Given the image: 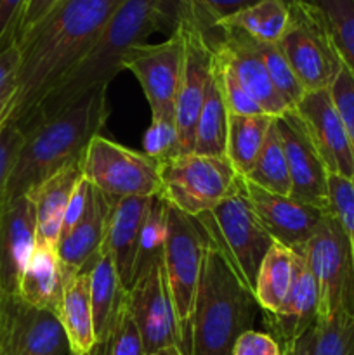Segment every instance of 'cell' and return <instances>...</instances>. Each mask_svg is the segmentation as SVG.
<instances>
[{
  "mask_svg": "<svg viewBox=\"0 0 354 355\" xmlns=\"http://www.w3.org/2000/svg\"><path fill=\"white\" fill-rule=\"evenodd\" d=\"M24 132L17 125L6 121L0 127V210L6 205L7 187H9L10 175H12L14 163H16L17 153L23 144Z\"/></svg>",
  "mask_w": 354,
  "mask_h": 355,
  "instance_id": "cell-41",
  "label": "cell"
},
{
  "mask_svg": "<svg viewBox=\"0 0 354 355\" xmlns=\"http://www.w3.org/2000/svg\"><path fill=\"white\" fill-rule=\"evenodd\" d=\"M312 355H354V314L340 311L316 326Z\"/></svg>",
  "mask_w": 354,
  "mask_h": 355,
  "instance_id": "cell-33",
  "label": "cell"
},
{
  "mask_svg": "<svg viewBox=\"0 0 354 355\" xmlns=\"http://www.w3.org/2000/svg\"><path fill=\"white\" fill-rule=\"evenodd\" d=\"M278 47L305 92L330 89L342 66L321 14L307 0H288V23Z\"/></svg>",
  "mask_w": 354,
  "mask_h": 355,
  "instance_id": "cell-8",
  "label": "cell"
},
{
  "mask_svg": "<svg viewBox=\"0 0 354 355\" xmlns=\"http://www.w3.org/2000/svg\"><path fill=\"white\" fill-rule=\"evenodd\" d=\"M124 0H59L16 40L21 52L17 92L9 120L17 127L33 114L54 83L89 52Z\"/></svg>",
  "mask_w": 354,
  "mask_h": 355,
  "instance_id": "cell-1",
  "label": "cell"
},
{
  "mask_svg": "<svg viewBox=\"0 0 354 355\" xmlns=\"http://www.w3.org/2000/svg\"><path fill=\"white\" fill-rule=\"evenodd\" d=\"M330 94L354 146V73L344 62L330 85Z\"/></svg>",
  "mask_w": 354,
  "mask_h": 355,
  "instance_id": "cell-42",
  "label": "cell"
},
{
  "mask_svg": "<svg viewBox=\"0 0 354 355\" xmlns=\"http://www.w3.org/2000/svg\"><path fill=\"white\" fill-rule=\"evenodd\" d=\"M321 14L344 64L354 73V0H307Z\"/></svg>",
  "mask_w": 354,
  "mask_h": 355,
  "instance_id": "cell-32",
  "label": "cell"
},
{
  "mask_svg": "<svg viewBox=\"0 0 354 355\" xmlns=\"http://www.w3.org/2000/svg\"><path fill=\"white\" fill-rule=\"evenodd\" d=\"M82 177V159H80L59 170L28 193L33 201L35 215H37V246L58 250L66 207Z\"/></svg>",
  "mask_w": 354,
  "mask_h": 355,
  "instance_id": "cell-22",
  "label": "cell"
},
{
  "mask_svg": "<svg viewBox=\"0 0 354 355\" xmlns=\"http://www.w3.org/2000/svg\"><path fill=\"white\" fill-rule=\"evenodd\" d=\"M243 187L267 234L274 239V243H280L290 250L304 248L318 231L326 214L332 211L302 203L290 196L269 193L245 179H243Z\"/></svg>",
  "mask_w": 354,
  "mask_h": 355,
  "instance_id": "cell-16",
  "label": "cell"
},
{
  "mask_svg": "<svg viewBox=\"0 0 354 355\" xmlns=\"http://www.w3.org/2000/svg\"><path fill=\"white\" fill-rule=\"evenodd\" d=\"M68 355H78V354H71V352H69ZM89 355H92V354H89Z\"/></svg>",
  "mask_w": 354,
  "mask_h": 355,
  "instance_id": "cell-51",
  "label": "cell"
},
{
  "mask_svg": "<svg viewBox=\"0 0 354 355\" xmlns=\"http://www.w3.org/2000/svg\"><path fill=\"white\" fill-rule=\"evenodd\" d=\"M151 355H187V354H184L179 347H169V349L158 350V352H155Z\"/></svg>",
  "mask_w": 354,
  "mask_h": 355,
  "instance_id": "cell-49",
  "label": "cell"
},
{
  "mask_svg": "<svg viewBox=\"0 0 354 355\" xmlns=\"http://www.w3.org/2000/svg\"><path fill=\"white\" fill-rule=\"evenodd\" d=\"M92 355H148L144 343H142L141 333L135 326L134 319L125 309L120 319L115 324L113 331L106 338L103 345L96 347Z\"/></svg>",
  "mask_w": 354,
  "mask_h": 355,
  "instance_id": "cell-37",
  "label": "cell"
},
{
  "mask_svg": "<svg viewBox=\"0 0 354 355\" xmlns=\"http://www.w3.org/2000/svg\"><path fill=\"white\" fill-rule=\"evenodd\" d=\"M113 201L92 187L89 208L82 220L68 236L59 239L58 255L68 274L87 269L103 250Z\"/></svg>",
  "mask_w": 354,
  "mask_h": 355,
  "instance_id": "cell-21",
  "label": "cell"
},
{
  "mask_svg": "<svg viewBox=\"0 0 354 355\" xmlns=\"http://www.w3.org/2000/svg\"><path fill=\"white\" fill-rule=\"evenodd\" d=\"M287 23L288 0H260L248 9L219 23L217 28H235L257 42L278 44Z\"/></svg>",
  "mask_w": 354,
  "mask_h": 355,
  "instance_id": "cell-29",
  "label": "cell"
},
{
  "mask_svg": "<svg viewBox=\"0 0 354 355\" xmlns=\"http://www.w3.org/2000/svg\"><path fill=\"white\" fill-rule=\"evenodd\" d=\"M292 180L290 198L330 210L328 170L295 111L274 118Z\"/></svg>",
  "mask_w": 354,
  "mask_h": 355,
  "instance_id": "cell-14",
  "label": "cell"
},
{
  "mask_svg": "<svg viewBox=\"0 0 354 355\" xmlns=\"http://www.w3.org/2000/svg\"><path fill=\"white\" fill-rule=\"evenodd\" d=\"M151 200L153 198H121L115 200L111 207L103 248L113 259L118 277L127 291L134 284L139 238Z\"/></svg>",
  "mask_w": 354,
  "mask_h": 355,
  "instance_id": "cell-20",
  "label": "cell"
},
{
  "mask_svg": "<svg viewBox=\"0 0 354 355\" xmlns=\"http://www.w3.org/2000/svg\"><path fill=\"white\" fill-rule=\"evenodd\" d=\"M214 52V51H212ZM214 69L217 75L219 85H221L222 96H224L226 106L231 114H243V116H250V114H266L262 107L246 94V90L239 85L236 80L235 73L231 71L228 64L222 61L219 55L214 54Z\"/></svg>",
  "mask_w": 354,
  "mask_h": 355,
  "instance_id": "cell-38",
  "label": "cell"
},
{
  "mask_svg": "<svg viewBox=\"0 0 354 355\" xmlns=\"http://www.w3.org/2000/svg\"><path fill=\"white\" fill-rule=\"evenodd\" d=\"M257 51H259L260 58H262L264 64H266L267 73H269V78L273 82L274 89L280 92V96L283 97L285 103L295 110L297 104L301 103L302 97H304L305 90L301 85V82L297 80L295 73L292 71L290 64L285 59V55L281 54L278 44H264V42H257Z\"/></svg>",
  "mask_w": 354,
  "mask_h": 355,
  "instance_id": "cell-34",
  "label": "cell"
},
{
  "mask_svg": "<svg viewBox=\"0 0 354 355\" xmlns=\"http://www.w3.org/2000/svg\"><path fill=\"white\" fill-rule=\"evenodd\" d=\"M318 288V322L337 312L354 314V259L339 218L328 211L301 250Z\"/></svg>",
  "mask_w": 354,
  "mask_h": 355,
  "instance_id": "cell-9",
  "label": "cell"
},
{
  "mask_svg": "<svg viewBox=\"0 0 354 355\" xmlns=\"http://www.w3.org/2000/svg\"><path fill=\"white\" fill-rule=\"evenodd\" d=\"M196 218L203 225L208 239L224 253L246 288L253 291L260 263L274 245V239L257 218L246 198L243 179H239L235 193L214 210Z\"/></svg>",
  "mask_w": 354,
  "mask_h": 355,
  "instance_id": "cell-5",
  "label": "cell"
},
{
  "mask_svg": "<svg viewBox=\"0 0 354 355\" xmlns=\"http://www.w3.org/2000/svg\"><path fill=\"white\" fill-rule=\"evenodd\" d=\"M37 248V215L31 198L7 201L0 210V286L6 298L17 297L19 281Z\"/></svg>",
  "mask_w": 354,
  "mask_h": 355,
  "instance_id": "cell-18",
  "label": "cell"
},
{
  "mask_svg": "<svg viewBox=\"0 0 354 355\" xmlns=\"http://www.w3.org/2000/svg\"><path fill=\"white\" fill-rule=\"evenodd\" d=\"M351 186H353V191H354V175H353V179H351Z\"/></svg>",
  "mask_w": 354,
  "mask_h": 355,
  "instance_id": "cell-50",
  "label": "cell"
},
{
  "mask_svg": "<svg viewBox=\"0 0 354 355\" xmlns=\"http://www.w3.org/2000/svg\"><path fill=\"white\" fill-rule=\"evenodd\" d=\"M273 121L274 118L269 114L243 116L229 113L226 158L239 177H246V173L252 170Z\"/></svg>",
  "mask_w": 354,
  "mask_h": 355,
  "instance_id": "cell-27",
  "label": "cell"
},
{
  "mask_svg": "<svg viewBox=\"0 0 354 355\" xmlns=\"http://www.w3.org/2000/svg\"><path fill=\"white\" fill-rule=\"evenodd\" d=\"M3 304H6V295L0 286V355L3 352Z\"/></svg>",
  "mask_w": 354,
  "mask_h": 355,
  "instance_id": "cell-48",
  "label": "cell"
},
{
  "mask_svg": "<svg viewBox=\"0 0 354 355\" xmlns=\"http://www.w3.org/2000/svg\"><path fill=\"white\" fill-rule=\"evenodd\" d=\"M183 3L184 0H124L89 52L54 83L21 128L66 110L99 87H110L132 47L144 44L156 31L176 30Z\"/></svg>",
  "mask_w": 354,
  "mask_h": 355,
  "instance_id": "cell-2",
  "label": "cell"
},
{
  "mask_svg": "<svg viewBox=\"0 0 354 355\" xmlns=\"http://www.w3.org/2000/svg\"><path fill=\"white\" fill-rule=\"evenodd\" d=\"M58 2L59 0H28L26 6H24L23 16H21L19 28H17L16 40L21 35L26 33L31 26H35Z\"/></svg>",
  "mask_w": 354,
  "mask_h": 355,
  "instance_id": "cell-46",
  "label": "cell"
},
{
  "mask_svg": "<svg viewBox=\"0 0 354 355\" xmlns=\"http://www.w3.org/2000/svg\"><path fill=\"white\" fill-rule=\"evenodd\" d=\"M228 118L229 111L219 85L215 69H212V78L208 83L207 96L201 106L200 116L194 132L193 153L203 156L226 158V142H228Z\"/></svg>",
  "mask_w": 354,
  "mask_h": 355,
  "instance_id": "cell-28",
  "label": "cell"
},
{
  "mask_svg": "<svg viewBox=\"0 0 354 355\" xmlns=\"http://www.w3.org/2000/svg\"><path fill=\"white\" fill-rule=\"evenodd\" d=\"M259 304L224 253L208 243L191 318L189 355H233L255 322Z\"/></svg>",
  "mask_w": 354,
  "mask_h": 355,
  "instance_id": "cell-4",
  "label": "cell"
},
{
  "mask_svg": "<svg viewBox=\"0 0 354 355\" xmlns=\"http://www.w3.org/2000/svg\"><path fill=\"white\" fill-rule=\"evenodd\" d=\"M83 179L111 200L160 194L158 163L144 153L96 135L82 156Z\"/></svg>",
  "mask_w": 354,
  "mask_h": 355,
  "instance_id": "cell-10",
  "label": "cell"
},
{
  "mask_svg": "<svg viewBox=\"0 0 354 355\" xmlns=\"http://www.w3.org/2000/svg\"><path fill=\"white\" fill-rule=\"evenodd\" d=\"M260 0H184V9L205 35L215 31L219 23L248 9Z\"/></svg>",
  "mask_w": 354,
  "mask_h": 355,
  "instance_id": "cell-36",
  "label": "cell"
},
{
  "mask_svg": "<svg viewBox=\"0 0 354 355\" xmlns=\"http://www.w3.org/2000/svg\"><path fill=\"white\" fill-rule=\"evenodd\" d=\"M142 153L158 165L180 155V137L176 118H151L142 139Z\"/></svg>",
  "mask_w": 354,
  "mask_h": 355,
  "instance_id": "cell-35",
  "label": "cell"
},
{
  "mask_svg": "<svg viewBox=\"0 0 354 355\" xmlns=\"http://www.w3.org/2000/svg\"><path fill=\"white\" fill-rule=\"evenodd\" d=\"M295 272V250L274 243L260 263L253 295L264 314H274L283 305Z\"/></svg>",
  "mask_w": 354,
  "mask_h": 355,
  "instance_id": "cell-26",
  "label": "cell"
},
{
  "mask_svg": "<svg viewBox=\"0 0 354 355\" xmlns=\"http://www.w3.org/2000/svg\"><path fill=\"white\" fill-rule=\"evenodd\" d=\"M243 179L248 180L253 186L260 187V189L269 191V193L290 196L292 180L290 173H288L287 156H285L283 144H281L274 121L271 123L266 142H264L252 170Z\"/></svg>",
  "mask_w": 354,
  "mask_h": 355,
  "instance_id": "cell-30",
  "label": "cell"
},
{
  "mask_svg": "<svg viewBox=\"0 0 354 355\" xmlns=\"http://www.w3.org/2000/svg\"><path fill=\"white\" fill-rule=\"evenodd\" d=\"M127 311L141 333L146 354L151 355L169 347L183 350L163 263L153 267L132 284L127 291Z\"/></svg>",
  "mask_w": 354,
  "mask_h": 355,
  "instance_id": "cell-13",
  "label": "cell"
},
{
  "mask_svg": "<svg viewBox=\"0 0 354 355\" xmlns=\"http://www.w3.org/2000/svg\"><path fill=\"white\" fill-rule=\"evenodd\" d=\"M19 64L21 52L16 42L0 51V127L9 120L10 107L17 92Z\"/></svg>",
  "mask_w": 354,
  "mask_h": 355,
  "instance_id": "cell-40",
  "label": "cell"
},
{
  "mask_svg": "<svg viewBox=\"0 0 354 355\" xmlns=\"http://www.w3.org/2000/svg\"><path fill=\"white\" fill-rule=\"evenodd\" d=\"M316 326L314 328L307 329V331H305L304 335L298 336V338H295V340H292V342L281 345L280 355H312V350H314V342H316Z\"/></svg>",
  "mask_w": 354,
  "mask_h": 355,
  "instance_id": "cell-47",
  "label": "cell"
},
{
  "mask_svg": "<svg viewBox=\"0 0 354 355\" xmlns=\"http://www.w3.org/2000/svg\"><path fill=\"white\" fill-rule=\"evenodd\" d=\"M160 194L169 207L191 217L214 210L235 193L242 177L228 158L196 153L177 155L158 165Z\"/></svg>",
  "mask_w": 354,
  "mask_h": 355,
  "instance_id": "cell-6",
  "label": "cell"
},
{
  "mask_svg": "<svg viewBox=\"0 0 354 355\" xmlns=\"http://www.w3.org/2000/svg\"><path fill=\"white\" fill-rule=\"evenodd\" d=\"M328 194L330 210L339 218L347 239H349L351 252L354 259V191L351 180L346 177L328 173Z\"/></svg>",
  "mask_w": 354,
  "mask_h": 355,
  "instance_id": "cell-39",
  "label": "cell"
},
{
  "mask_svg": "<svg viewBox=\"0 0 354 355\" xmlns=\"http://www.w3.org/2000/svg\"><path fill=\"white\" fill-rule=\"evenodd\" d=\"M167 231H169V205L160 196H153L148 215H146V220L141 229V238H139L134 283L139 277L148 274L153 267L163 263Z\"/></svg>",
  "mask_w": 354,
  "mask_h": 355,
  "instance_id": "cell-31",
  "label": "cell"
},
{
  "mask_svg": "<svg viewBox=\"0 0 354 355\" xmlns=\"http://www.w3.org/2000/svg\"><path fill=\"white\" fill-rule=\"evenodd\" d=\"M58 319L65 329L69 352L89 355L97 345L90 305L89 270L83 269L69 277L62 293Z\"/></svg>",
  "mask_w": 354,
  "mask_h": 355,
  "instance_id": "cell-25",
  "label": "cell"
},
{
  "mask_svg": "<svg viewBox=\"0 0 354 355\" xmlns=\"http://www.w3.org/2000/svg\"><path fill=\"white\" fill-rule=\"evenodd\" d=\"M176 30L184 42V64L176 104V121L180 137V155L193 153L196 121L207 96L214 69V52L200 26L191 19L183 3Z\"/></svg>",
  "mask_w": 354,
  "mask_h": 355,
  "instance_id": "cell-12",
  "label": "cell"
},
{
  "mask_svg": "<svg viewBox=\"0 0 354 355\" xmlns=\"http://www.w3.org/2000/svg\"><path fill=\"white\" fill-rule=\"evenodd\" d=\"M90 196H92V186H90V184L82 177V179H80V182L76 184L71 198H69L68 207H66L65 218H62L61 238L68 236L69 232L75 229V225L82 220V217L85 215L87 208H89Z\"/></svg>",
  "mask_w": 354,
  "mask_h": 355,
  "instance_id": "cell-43",
  "label": "cell"
},
{
  "mask_svg": "<svg viewBox=\"0 0 354 355\" xmlns=\"http://www.w3.org/2000/svg\"><path fill=\"white\" fill-rule=\"evenodd\" d=\"M184 64V42L177 30L160 44H139L127 52L124 69L141 83L151 118H176Z\"/></svg>",
  "mask_w": 354,
  "mask_h": 355,
  "instance_id": "cell-11",
  "label": "cell"
},
{
  "mask_svg": "<svg viewBox=\"0 0 354 355\" xmlns=\"http://www.w3.org/2000/svg\"><path fill=\"white\" fill-rule=\"evenodd\" d=\"M71 276L62 267L58 250L37 246L19 281L17 297L31 307L58 315L62 293Z\"/></svg>",
  "mask_w": 354,
  "mask_h": 355,
  "instance_id": "cell-24",
  "label": "cell"
},
{
  "mask_svg": "<svg viewBox=\"0 0 354 355\" xmlns=\"http://www.w3.org/2000/svg\"><path fill=\"white\" fill-rule=\"evenodd\" d=\"M87 270L90 279V305L96 329V347H99L106 342L121 312L127 309V290L118 277L113 259L104 248L87 267Z\"/></svg>",
  "mask_w": 354,
  "mask_h": 355,
  "instance_id": "cell-23",
  "label": "cell"
},
{
  "mask_svg": "<svg viewBox=\"0 0 354 355\" xmlns=\"http://www.w3.org/2000/svg\"><path fill=\"white\" fill-rule=\"evenodd\" d=\"M110 116L108 87L92 90L66 110L23 127L24 139L14 163L6 203L26 196L59 170L80 162Z\"/></svg>",
  "mask_w": 354,
  "mask_h": 355,
  "instance_id": "cell-3",
  "label": "cell"
},
{
  "mask_svg": "<svg viewBox=\"0 0 354 355\" xmlns=\"http://www.w3.org/2000/svg\"><path fill=\"white\" fill-rule=\"evenodd\" d=\"M318 324V288L301 250H295L294 283L283 305L274 314H266L269 335L278 343L292 342Z\"/></svg>",
  "mask_w": 354,
  "mask_h": 355,
  "instance_id": "cell-19",
  "label": "cell"
},
{
  "mask_svg": "<svg viewBox=\"0 0 354 355\" xmlns=\"http://www.w3.org/2000/svg\"><path fill=\"white\" fill-rule=\"evenodd\" d=\"M281 347L269 333L245 331L235 343L233 355H280Z\"/></svg>",
  "mask_w": 354,
  "mask_h": 355,
  "instance_id": "cell-44",
  "label": "cell"
},
{
  "mask_svg": "<svg viewBox=\"0 0 354 355\" xmlns=\"http://www.w3.org/2000/svg\"><path fill=\"white\" fill-rule=\"evenodd\" d=\"M208 243H210L208 234L196 217L169 207V231H167L163 269H165L167 286L183 340V352L187 355H189L194 298L200 283L203 253Z\"/></svg>",
  "mask_w": 354,
  "mask_h": 355,
  "instance_id": "cell-7",
  "label": "cell"
},
{
  "mask_svg": "<svg viewBox=\"0 0 354 355\" xmlns=\"http://www.w3.org/2000/svg\"><path fill=\"white\" fill-rule=\"evenodd\" d=\"M68 354V340L58 315L31 307L19 297L6 298L2 355Z\"/></svg>",
  "mask_w": 354,
  "mask_h": 355,
  "instance_id": "cell-17",
  "label": "cell"
},
{
  "mask_svg": "<svg viewBox=\"0 0 354 355\" xmlns=\"http://www.w3.org/2000/svg\"><path fill=\"white\" fill-rule=\"evenodd\" d=\"M294 111L304 123L328 173L353 179L354 146L333 104L330 89L305 92Z\"/></svg>",
  "mask_w": 354,
  "mask_h": 355,
  "instance_id": "cell-15",
  "label": "cell"
},
{
  "mask_svg": "<svg viewBox=\"0 0 354 355\" xmlns=\"http://www.w3.org/2000/svg\"><path fill=\"white\" fill-rule=\"evenodd\" d=\"M26 2L28 0H0V51L16 42Z\"/></svg>",
  "mask_w": 354,
  "mask_h": 355,
  "instance_id": "cell-45",
  "label": "cell"
}]
</instances>
